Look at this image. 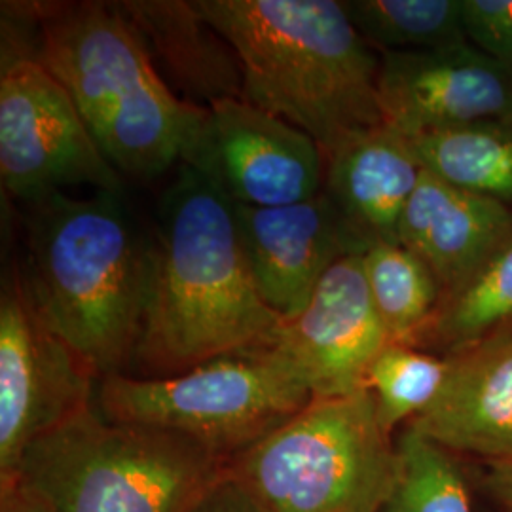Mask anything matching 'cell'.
<instances>
[{"label": "cell", "instance_id": "484cf974", "mask_svg": "<svg viewBox=\"0 0 512 512\" xmlns=\"http://www.w3.org/2000/svg\"><path fill=\"white\" fill-rule=\"evenodd\" d=\"M0 512H55L50 503L21 480L0 486Z\"/></svg>", "mask_w": 512, "mask_h": 512}, {"label": "cell", "instance_id": "2e32d148", "mask_svg": "<svg viewBox=\"0 0 512 512\" xmlns=\"http://www.w3.org/2000/svg\"><path fill=\"white\" fill-rule=\"evenodd\" d=\"M512 236V209L423 171L399 226V243L456 291Z\"/></svg>", "mask_w": 512, "mask_h": 512}, {"label": "cell", "instance_id": "603a6c76", "mask_svg": "<svg viewBox=\"0 0 512 512\" xmlns=\"http://www.w3.org/2000/svg\"><path fill=\"white\" fill-rule=\"evenodd\" d=\"M397 448L401 476L380 512H473L465 478L448 450L410 427Z\"/></svg>", "mask_w": 512, "mask_h": 512}, {"label": "cell", "instance_id": "4fadbf2b", "mask_svg": "<svg viewBox=\"0 0 512 512\" xmlns=\"http://www.w3.org/2000/svg\"><path fill=\"white\" fill-rule=\"evenodd\" d=\"M236 217L256 289L283 321L308 304L338 260L365 255L325 192L283 207L236 205Z\"/></svg>", "mask_w": 512, "mask_h": 512}, {"label": "cell", "instance_id": "7a4b0ae2", "mask_svg": "<svg viewBox=\"0 0 512 512\" xmlns=\"http://www.w3.org/2000/svg\"><path fill=\"white\" fill-rule=\"evenodd\" d=\"M283 325L258 293L236 205L181 164L160 203L154 270L137 355L173 376L222 355L270 346Z\"/></svg>", "mask_w": 512, "mask_h": 512}, {"label": "cell", "instance_id": "9a60e30c", "mask_svg": "<svg viewBox=\"0 0 512 512\" xmlns=\"http://www.w3.org/2000/svg\"><path fill=\"white\" fill-rule=\"evenodd\" d=\"M421 173L404 135L382 124L325 152L323 192L366 253L380 243H399L404 209Z\"/></svg>", "mask_w": 512, "mask_h": 512}, {"label": "cell", "instance_id": "52a82bcc", "mask_svg": "<svg viewBox=\"0 0 512 512\" xmlns=\"http://www.w3.org/2000/svg\"><path fill=\"white\" fill-rule=\"evenodd\" d=\"M313 401L277 349H247L173 376L101 378L97 410L114 423L145 425L198 440L232 459Z\"/></svg>", "mask_w": 512, "mask_h": 512}, {"label": "cell", "instance_id": "5b68a950", "mask_svg": "<svg viewBox=\"0 0 512 512\" xmlns=\"http://www.w3.org/2000/svg\"><path fill=\"white\" fill-rule=\"evenodd\" d=\"M228 465L198 440L114 423L92 406L33 442L12 480L55 512H192Z\"/></svg>", "mask_w": 512, "mask_h": 512}, {"label": "cell", "instance_id": "ba28073f", "mask_svg": "<svg viewBox=\"0 0 512 512\" xmlns=\"http://www.w3.org/2000/svg\"><path fill=\"white\" fill-rule=\"evenodd\" d=\"M0 181L21 203L69 186L124 190L73 97L33 54L29 29L10 16H2Z\"/></svg>", "mask_w": 512, "mask_h": 512}, {"label": "cell", "instance_id": "9c48e42d", "mask_svg": "<svg viewBox=\"0 0 512 512\" xmlns=\"http://www.w3.org/2000/svg\"><path fill=\"white\" fill-rule=\"evenodd\" d=\"M99 374L33 308L19 270L0 294V484L18 473L25 450L92 408Z\"/></svg>", "mask_w": 512, "mask_h": 512}, {"label": "cell", "instance_id": "d6986e66", "mask_svg": "<svg viewBox=\"0 0 512 512\" xmlns=\"http://www.w3.org/2000/svg\"><path fill=\"white\" fill-rule=\"evenodd\" d=\"M353 27L378 52H431L471 42L463 0H346Z\"/></svg>", "mask_w": 512, "mask_h": 512}, {"label": "cell", "instance_id": "30bf717a", "mask_svg": "<svg viewBox=\"0 0 512 512\" xmlns=\"http://www.w3.org/2000/svg\"><path fill=\"white\" fill-rule=\"evenodd\" d=\"M183 164L247 207L306 202L325 184V152L319 143L241 97L207 109Z\"/></svg>", "mask_w": 512, "mask_h": 512}, {"label": "cell", "instance_id": "6da1fadb", "mask_svg": "<svg viewBox=\"0 0 512 512\" xmlns=\"http://www.w3.org/2000/svg\"><path fill=\"white\" fill-rule=\"evenodd\" d=\"M23 268L38 317L103 378L137 355L147 315L154 238L122 192H55L25 203Z\"/></svg>", "mask_w": 512, "mask_h": 512}, {"label": "cell", "instance_id": "8fae6325", "mask_svg": "<svg viewBox=\"0 0 512 512\" xmlns=\"http://www.w3.org/2000/svg\"><path fill=\"white\" fill-rule=\"evenodd\" d=\"M389 342L363 255H349L321 277L308 304L283 321L270 346L296 368L313 399H332L368 389V370Z\"/></svg>", "mask_w": 512, "mask_h": 512}, {"label": "cell", "instance_id": "44dd1931", "mask_svg": "<svg viewBox=\"0 0 512 512\" xmlns=\"http://www.w3.org/2000/svg\"><path fill=\"white\" fill-rule=\"evenodd\" d=\"M511 323L512 236L461 287L442 296L420 338L429 336L452 353Z\"/></svg>", "mask_w": 512, "mask_h": 512}, {"label": "cell", "instance_id": "e0dca14e", "mask_svg": "<svg viewBox=\"0 0 512 512\" xmlns=\"http://www.w3.org/2000/svg\"><path fill=\"white\" fill-rule=\"evenodd\" d=\"M116 4L177 97L202 109L224 99H243L238 54L194 0H122Z\"/></svg>", "mask_w": 512, "mask_h": 512}, {"label": "cell", "instance_id": "4316f807", "mask_svg": "<svg viewBox=\"0 0 512 512\" xmlns=\"http://www.w3.org/2000/svg\"><path fill=\"white\" fill-rule=\"evenodd\" d=\"M486 486L495 501L512 512V459L509 461H494L490 463Z\"/></svg>", "mask_w": 512, "mask_h": 512}, {"label": "cell", "instance_id": "ac0fdd59", "mask_svg": "<svg viewBox=\"0 0 512 512\" xmlns=\"http://www.w3.org/2000/svg\"><path fill=\"white\" fill-rule=\"evenodd\" d=\"M421 169L495 202L512 205V118L404 137Z\"/></svg>", "mask_w": 512, "mask_h": 512}, {"label": "cell", "instance_id": "277c9868", "mask_svg": "<svg viewBox=\"0 0 512 512\" xmlns=\"http://www.w3.org/2000/svg\"><path fill=\"white\" fill-rule=\"evenodd\" d=\"M18 6L33 54L73 97L120 175L148 181L183 164L207 109L171 92L116 2Z\"/></svg>", "mask_w": 512, "mask_h": 512}, {"label": "cell", "instance_id": "cb8c5ba5", "mask_svg": "<svg viewBox=\"0 0 512 512\" xmlns=\"http://www.w3.org/2000/svg\"><path fill=\"white\" fill-rule=\"evenodd\" d=\"M469 40L512 67V0H463Z\"/></svg>", "mask_w": 512, "mask_h": 512}, {"label": "cell", "instance_id": "d4e9b609", "mask_svg": "<svg viewBox=\"0 0 512 512\" xmlns=\"http://www.w3.org/2000/svg\"><path fill=\"white\" fill-rule=\"evenodd\" d=\"M192 512H264L251 495L247 494V490L239 484L238 480H234L228 476L224 480H220L219 484L203 497L198 503V507Z\"/></svg>", "mask_w": 512, "mask_h": 512}, {"label": "cell", "instance_id": "3957f363", "mask_svg": "<svg viewBox=\"0 0 512 512\" xmlns=\"http://www.w3.org/2000/svg\"><path fill=\"white\" fill-rule=\"evenodd\" d=\"M236 50L243 99L329 152L382 126L378 54L334 0H194Z\"/></svg>", "mask_w": 512, "mask_h": 512}, {"label": "cell", "instance_id": "8992f818", "mask_svg": "<svg viewBox=\"0 0 512 512\" xmlns=\"http://www.w3.org/2000/svg\"><path fill=\"white\" fill-rule=\"evenodd\" d=\"M264 512H380L401 476V454L370 389L313 399L230 459Z\"/></svg>", "mask_w": 512, "mask_h": 512}, {"label": "cell", "instance_id": "7c38bea8", "mask_svg": "<svg viewBox=\"0 0 512 512\" xmlns=\"http://www.w3.org/2000/svg\"><path fill=\"white\" fill-rule=\"evenodd\" d=\"M380 105L404 137L512 118V67L473 42L382 54Z\"/></svg>", "mask_w": 512, "mask_h": 512}, {"label": "cell", "instance_id": "5bb4252c", "mask_svg": "<svg viewBox=\"0 0 512 512\" xmlns=\"http://www.w3.org/2000/svg\"><path fill=\"white\" fill-rule=\"evenodd\" d=\"M439 395L408 423L448 452L512 459V329L452 351Z\"/></svg>", "mask_w": 512, "mask_h": 512}, {"label": "cell", "instance_id": "ffe728a7", "mask_svg": "<svg viewBox=\"0 0 512 512\" xmlns=\"http://www.w3.org/2000/svg\"><path fill=\"white\" fill-rule=\"evenodd\" d=\"M372 302L391 342L414 346L442 300L437 275L401 243H380L363 255Z\"/></svg>", "mask_w": 512, "mask_h": 512}, {"label": "cell", "instance_id": "7402d4cb", "mask_svg": "<svg viewBox=\"0 0 512 512\" xmlns=\"http://www.w3.org/2000/svg\"><path fill=\"white\" fill-rule=\"evenodd\" d=\"M448 361L425 353L416 346L389 342L366 376L378 418L391 435L404 421H414L439 395Z\"/></svg>", "mask_w": 512, "mask_h": 512}]
</instances>
